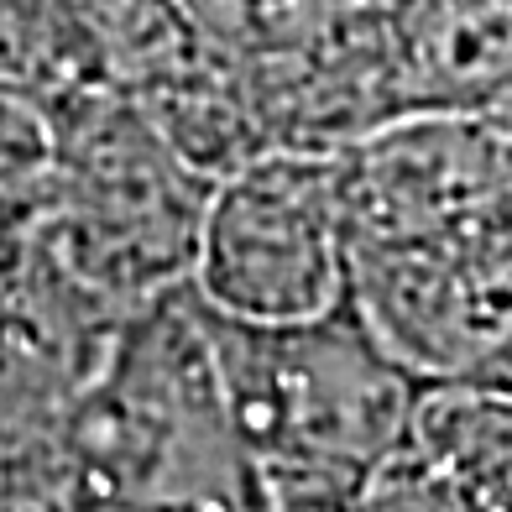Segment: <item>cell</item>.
<instances>
[{"label":"cell","instance_id":"52a82bcc","mask_svg":"<svg viewBox=\"0 0 512 512\" xmlns=\"http://www.w3.org/2000/svg\"><path fill=\"white\" fill-rule=\"evenodd\" d=\"M53 199V131L42 89L0 74V256L32 246Z\"/></svg>","mask_w":512,"mask_h":512},{"label":"cell","instance_id":"6da1fadb","mask_svg":"<svg viewBox=\"0 0 512 512\" xmlns=\"http://www.w3.org/2000/svg\"><path fill=\"white\" fill-rule=\"evenodd\" d=\"M48 502L63 507H262L189 283L110 324L95 371L53 429Z\"/></svg>","mask_w":512,"mask_h":512},{"label":"cell","instance_id":"277c9868","mask_svg":"<svg viewBox=\"0 0 512 512\" xmlns=\"http://www.w3.org/2000/svg\"><path fill=\"white\" fill-rule=\"evenodd\" d=\"M189 288L204 309L288 324L335 309L351 288L345 152L267 147L209 183Z\"/></svg>","mask_w":512,"mask_h":512},{"label":"cell","instance_id":"5b68a950","mask_svg":"<svg viewBox=\"0 0 512 512\" xmlns=\"http://www.w3.org/2000/svg\"><path fill=\"white\" fill-rule=\"evenodd\" d=\"M361 507H512V382L418 377L408 434L371 471Z\"/></svg>","mask_w":512,"mask_h":512},{"label":"cell","instance_id":"3957f363","mask_svg":"<svg viewBox=\"0 0 512 512\" xmlns=\"http://www.w3.org/2000/svg\"><path fill=\"white\" fill-rule=\"evenodd\" d=\"M53 131V199L32 246L100 309L126 314L189 283L209 183L157 131L126 84L42 89Z\"/></svg>","mask_w":512,"mask_h":512},{"label":"cell","instance_id":"7a4b0ae2","mask_svg":"<svg viewBox=\"0 0 512 512\" xmlns=\"http://www.w3.org/2000/svg\"><path fill=\"white\" fill-rule=\"evenodd\" d=\"M220 387L267 507H361L371 471L403 445L418 371L382 345L351 288L335 309L251 324L204 309Z\"/></svg>","mask_w":512,"mask_h":512},{"label":"cell","instance_id":"ba28073f","mask_svg":"<svg viewBox=\"0 0 512 512\" xmlns=\"http://www.w3.org/2000/svg\"><path fill=\"white\" fill-rule=\"evenodd\" d=\"M63 6V0H0V42L16 37V32H27L32 21L42 16H53Z\"/></svg>","mask_w":512,"mask_h":512},{"label":"cell","instance_id":"8992f818","mask_svg":"<svg viewBox=\"0 0 512 512\" xmlns=\"http://www.w3.org/2000/svg\"><path fill=\"white\" fill-rule=\"evenodd\" d=\"M377 0H168L178 27L241 74H267L340 42Z\"/></svg>","mask_w":512,"mask_h":512}]
</instances>
